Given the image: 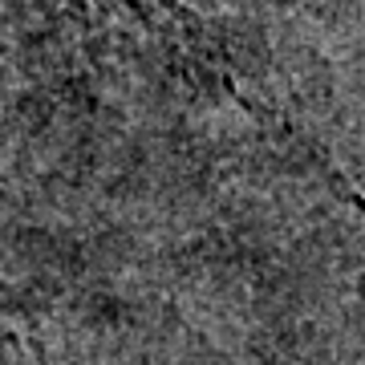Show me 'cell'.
Masks as SVG:
<instances>
[{
	"instance_id": "obj_3",
	"label": "cell",
	"mask_w": 365,
	"mask_h": 365,
	"mask_svg": "<svg viewBox=\"0 0 365 365\" xmlns=\"http://www.w3.org/2000/svg\"><path fill=\"white\" fill-rule=\"evenodd\" d=\"M0 288H4V284H0Z\"/></svg>"
},
{
	"instance_id": "obj_2",
	"label": "cell",
	"mask_w": 365,
	"mask_h": 365,
	"mask_svg": "<svg viewBox=\"0 0 365 365\" xmlns=\"http://www.w3.org/2000/svg\"><path fill=\"white\" fill-rule=\"evenodd\" d=\"M0 365H57L37 341V333L13 313V304L4 300V288H0Z\"/></svg>"
},
{
	"instance_id": "obj_1",
	"label": "cell",
	"mask_w": 365,
	"mask_h": 365,
	"mask_svg": "<svg viewBox=\"0 0 365 365\" xmlns=\"http://www.w3.org/2000/svg\"><path fill=\"white\" fill-rule=\"evenodd\" d=\"M37 4L69 25H81L93 37L122 41V49H130L134 57L155 61L158 69L175 73L195 90L223 93L260 122L288 130L272 102L252 86V73H244V66L235 61L223 29H215L187 0H37Z\"/></svg>"
}]
</instances>
